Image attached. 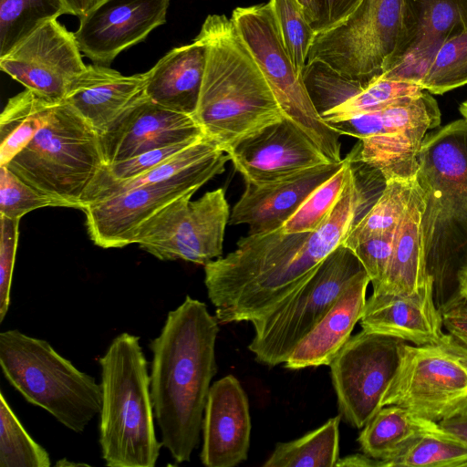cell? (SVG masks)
I'll list each match as a JSON object with an SVG mask.
<instances>
[{
    "label": "cell",
    "mask_w": 467,
    "mask_h": 467,
    "mask_svg": "<svg viewBox=\"0 0 467 467\" xmlns=\"http://www.w3.org/2000/svg\"><path fill=\"white\" fill-rule=\"evenodd\" d=\"M303 78L320 115L341 105L368 86L339 75L321 62L306 63Z\"/></svg>",
    "instance_id": "41"
},
{
    "label": "cell",
    "mask_w": 467,
    "mask_h": 467,
    "mask_svg": "<svg viewBox=\"0 0 467 467\" xmlns=\"http://www.w3.org/2000/svg\"><path fill=\"white\" fill-rule=\"evenodd\" d=\"M327 162L265 184L245 183V190L231 211V225L246 224L249 234L280 229L310 193L343 165Z\"/></svg>",
    "instance_id": "21"
},
{
    "label": "cell",
    "mask_w": 467,
    "mask_h": 467,
    "mask_svg": "<svg viewBox=\"0 0 467 467\" xmlns=\"http://www.w3.org/2000/svg\"><path fill=\"white\" fill-rule=\"evenodd\" d=\"M80 53L74 33L53 19L0 57V68L26 88L58 103L87 67Z\"/></svg>",
    "instance_id": "15"
},
{
    "label": "cell",
    "mask_w": 467,
    "mask_h": 467,
    "mask_svg": "<svg viewBox=\"0 0 467 467\" xmlns=\"http://www.w3.org/2000/svg\"><path fill=\"white\" fill-rule=\"evenodd\" d=\"M205 137L191 115L161 106L147 96L99 135L105 165L171 144Z\"/></svg>",
    "instance_id": "19"
},
{
    "label": "cell",
    "mask_w": 467,
    "mask_h": 467,
    "mask_svg": "<svg viewBox=\"0 0 467 467\" xmlns=\"http://www.w3.org/2000/svg\"><path fill=\"white\" fill-rule=\"evenodd\" d=\"M404 4L402 38L379 78L417 84L437 49L467 30V0H404Z\"/></svg>",
    "instance_id": "18"
},
{
    "label": "cell",
    "mask_w": 467,
    "mask_h": 467,
    "mask_svg": "<svg viewBox=\"0 0 467 467\" xmlns=\"http://www.w3.org/2000/svg\"><path fill=\"white\" fill-rule=\"evenodd\" d=\"M458 293L467 300V269L457 274Z\"/></svg>",
    "instance_id": "52"
},
{
    "label": "cell",
    "mask_w": 467,
    "mask_h": 467,
    "mask_svg": "<svg viewBox=\"0 0 467 467\" xmlns=\"http://www.w3.org/2000/svg\"><path fill=\"white\" fill-rule=\"evenodd\" d=\"M405 343L362 329L350 337L329 364L340 415L353 427L363 428L382 408Z\"/></svg>",
    "instance_id": "14"
},
{
    "label": "cell",
    "mask_w": 467,
    "mask_h": 467,
    "mask_svg": "<svg viewBox=\"0 0 467 467\" xmlns=\"http://www.w3.org/2000/svg\"><path fill=\"white\" fill-rule=\"evenodd\" d=\"M394 466L467 467V445L442 430L429 432L381 465Z\"/></svg>",
    "instance_id": "36"
},
{
    "label": "cell",
    "mask_w": 467,
    "mask_h": 467,
    "mask_svg": "<svg viewBox=\"0 0 467 467\" xmlns=\"http://www.w3.org/2000/svg\"><path fill=\"white\" fill-rule=\"evenodd\" d=\"M283 43L299 74L306 65L316 31L297 0H270Z\"/></svg>",
    "instance_id": "40"
},
{
    "label": "cell",
    "mask_w": 467,
    "mask_h": 467,
    "mask_svg": "<svg viewBox=\"0 0 467 467\" xmlns=\"http://www.w3.org/2000/svg\"><path fill=\"white\" fill-rule=\"evenodd\" d=\"M169 0H100L79 17L74 36L81 53L108 65L166 21Z\"/></svg>",
    "instance_id": "17"
},
{
    "label": "cell",
    "mask_w": 467,
    "mask_h": 467,
    "mask_svg": "<svg viewBox=\"0 0 467 467\" xmlns=\"http://www.w3.org/2000/svg\"><path fill=\"white\" fill-rule=\"evenodd\" d=\"M219 322L186 296L151 340L150 395L161 443L176 463L191 461L200 443L211 381L217 371Z\"/></svg>",
    "instance_id": "2"
},
{
    "label": "cell",
    "mask_w": 467,
    "mask_h": 467,
    "mask_svg": "<svg viewBox=\"0 0 467 467\" xmlns=\"http://www.w3.org/2000/svg\"><path fill=\"white\" fill-rule=\"evenodd\" d=\"M100 0H63L70 15L81 17Z\"/></svg>",
    "instance_id": "51"
},
{
    "label": "cell",
    "mask_w": 467,
    "mask_h": 467,
    "mask_svg": "<svg viewBox=\"0 0 467 467\" xmlns=\"http://www.w3.org/2000/svg\"><path fill=\"white\" fill-rule=\"evenodd\" d=\"M0 367L24 399L59 423L82 432L101 409V385L78 369L46 340L18 329L0 333Z\"/></svg>",
    "instance_id": "6"
},
{
    "label": "cell",
    "mask_w": 467,
    "mask_h": 467,
    "mask_svg": "<svg viewBox=\"0 0 467 467\" xmlns=\"http://www.w3.org/2000/svg\"><path fill=\"white\" fill-rule=\"evenodd\" d=\"M417 182L424 197L422 241L435 281L467 269V119L428 132Z\"/></svg>",
    "instance_id": "4"
},
{
    "label": "cell",
    "mask_w": 467,
    "mask_h": 467,
    "mask_svg": "<svg viewBox=\"0 0 467 467\" xmlns=\"http://www.w3.org/2000/svg\"><path fill=\"white\" fill-rule=\"evenodd\" d=\"M229 157L220 150L208 159L158 182L138 186L85 206L88 233L101 248H121L135 244L140 227L172 201L196 192L225 170Z\"/></svg>",
    "instance_id": "13"
},
{
    "label": "cell",
    "mask_w": 467,
    "mask_h": 467,
    "mask_svg": "<svg viewBox=\"0 0 467 467\" xmlns=\"http://www.w3.org/2000/svg\"><path fill=\"white\" fill-rule=\"evenodd\" d=\"M48 206L64 207L57 199L25 182L6 166H0V215L21 219L27 213Z\"/></svg>",
    "instance_id": "42"
},
{
    "label": "cell",
    "mask_w": 467,
    "mask_h": 467,
    "mask_svg": "<svg viewBox=\"0 0 467 467\" xmlns=\"http://www.w3.org/2000/svg\"><path fill=\"white\" fill-rule=\"evenodd\" d=\"M439 425L446 433L467 445V412L443 420Z\"/></svg>",
    "instance_id": "48"
},
{
    "label": "cell",
    "mask_w": 467,
    "mask_h": 467,
    "mask_svg": "<svg viewBox=\"0 0 467 467\" xmlns=\"http://www.w3.org/2000/svg\"><path fill=\"white\" fill-rule=\"evenodd\" d=\"M415 181L386 182L376 202L356 222L342 244L351 249L369 237L395 232L407 210Z\"/></svg>",
    "instance_id": "33"
},
{
    "label": "cell",
    "mask_w": 467,
    "mask_h": 467,
    "mask_svg": "<svg viewBox=\"0 0 467 467\" xmlns=\"http://www.w3.org/2000/svg\"><path fill=\"white\" fill-rule=\"evenodd\" d=\"M393 233L369 237L350 250L356 254L370 279L373 287L382 280L393 249Z\"/></svg>",
    "instance_id": "45"
},
{
    "label": "cell",
    "mask_w": 467,
    "mask_h": 467,
    "mask_svg": "<svg viewBox=\"0 0 467 467\" xmlns=\"http://www.w3.org/2000/svg\"><path fill=\"white\" fill-rule=\"evenodd\" d=\"M201 462L207 467H234L247 459L251 417L247 395L234 375L210 388L202 420Z\"/></svg>",
    "instance_id": "20"
},
{
    "label": "cell",
    "mask_w": 467,
    "mask_h": 467,
    "mask_svg": "<svg viewBox=\"0 0 467 467\" xmlns=\"http://www.w3.org/2000/svg\"><path fill=\"white\" fill-rule=\"evenodd\" d=\"M363 271L356 254L338 245L296 291L251 322L254 336L248 348L255 359L269 367L284 364Z\"/></svg>",
    "instance_id": "8"
},
{
    "label": "cell",
    "mask_w": 467,
    "mask_h": 467,
    "mask_svg": "<svg viewBox=\"0 0 467 467\" xmlns=\"http://www.w3.org/2000/svg\"><path fill=\"white\" fill-rule=\"evenodd\" d=\"M362 0H320L321 20L317 33L327 30L347 18Z\"/></svg>",
    "instance_id": "47"
},
{
    "label": "cell",
    "mask_w": 467,
    "mask_h": 467,
    "mask_svg": "<svg viewBox=\"0 0 467 467\" xmlns=\"http://www.w3.org/2000/svg\"><path fill=\"white\" fill-rule=\"evenodd\" d=\"M463 102L467 104V99H466V100H464Z\"/></svg>",
    "instance_id": "54"
},
{
    "label": "cell",
    "mask_w": 467,
    "mask_h": 467,
    "mask_svg": "<svg viewBox=\"0 0 467 467\" xmlns=\"http://www.w3.org/2000/svg\"><path fill=\"white\" fill-rule=\"evenodd\" d=\"M206 66L193 118L224 152L239 140L283 119V111L233 20L210 15L196 36Z\"/></svg>",
    "instance_id": "3"
},
{
    "label": "cell",
    "mask_w": 467,
    "mask_h": 467,
    "mask_svg": "<svg viewBox=\"0 0 467 467\" xmlns=\"http://www.w3.org/2000/svg\"><path fill=\"white\" fill-rule=\"evenodd\" d=\"M404 0H362L342 22L316 34L307 62L368 85L383 73L404 32Z\"/></svg>",
    "instance_id": "10"
},
{
    "label": "cell",
    "mask_w": 467,
    "mask_h": 467,
    "mask_svg": "<svg viewBox=\"0 0 467 467\" xmlns=\"http://www.w3.org/2000/svg\"><path fill=\"white\" fill-rule=\"evenodd\" d=\"M220 150H222L216 143L207 137H203L165 162L138 177L116 180L96 176L81 199L80 210L90 203L105 200L138 186L167 180Z\"/></svg>",
    "instance_id": "31"
},
{
    "label": "cell",
    "mask_w": 467,
    "mask_h": 467,
    "mask_svg": "<svg viewBox=\"0 0 467 467\" xmlns=\"http://www.w3.org/2000/svg\"><path fill=\"white\" fill-rule=\"evenodd\" d=\"M105 165L99 134L69 104L57 103L27 145L5 166L40 192L80 209Z\"/></svg>",
    "instance_id": "7"
},
{
    "label": "cell",
    "mask_w": 467,
    "mask_h": 467,
    "mask_svg": "<svg viewBox=\"0 0 467 467\" xmlns=\"http://www.w3.org/2000/svg\"><path fill=\"white\" fill-rule=\"evenodd\" d=\"M417 84L436 95L467 84V30L437 49L423 67Z\"/></svg>",
    "instance_id": "35"
},
{
    "label": "cell",
    "mask_w": 467,
    "mask_h": 467,
    "mask_svg": "<svg viewBox=\"0 0 467 467\" xmlns=\"http://www.w3.org/2000/svg\"><path fill=\"white\" fill-rule=\"evenodd\" d=\"M99 362V442L105 464L154 467L162 443L155 432L148 361L140 337L127 332L116 336Z\"/></svg>",
    "instance_id": "5"
},
{
    "label": "cell",
    "mask_w": 467,
    "mask_h": 467,
    "mask_svg": "<svg viewBox=\"0 0 467 467\" xmlns=\"http://www.w3.org/2000/svg\"><path fill=\"white\" fill-rule=\"evenodd\" d=\"M198 140L171 144L148 150L122 161L104 165L97 176L116 180H126L138 177L165 162Z\"/></svg>",
    "instance_id": "43"
},
{
    "label": "cell",
    "mask_w": 467,
    "mask_h": 467,
    "mask_svg": "<svg viewBox=\"0 0 467 467\" xmlns=\"http://www.w3.org/2000/svg\"><path fill=\"white\" fill-rule=\"evenodd\" d=\"M341 415L287 442H279L263 467H332L339 459Z\"/></svg>",
    "instance_id": "32"
},
{
    "label": "cell",
    "mask_w": 467,
    "mask_h": 467,
    "mask_svg": "<svg viewBox=\"0 0 467 467\" xmlns=\"http://www.w3.org/2000/svg\"><path fill=\"white\" fill-rule=\"evenodd\" d=\"M381 405H399L438 423L466 413L467 348L450 334L438 344L406 342Z\"/></svg>",
    "instance_id": "11"
},
{
    "label": "cell",
    "mask_w": 467,
    "mask_h": 467,
    "mask_svg": "<svg viewBox=\"0 0 467 467\" xmlns=\"http://www.w3.org/2000/svg\"><path fill=\"white\" fill-rule=\"evenodd\" d=\"M351 171L352 163L347 156L341 168L310 193L281 230L284 233L317 230L341 198Z\"/></svg>",
    "instance_id": "38"
},
{
    "label": "cell",
    "mask_w": 467,
    "mask_h": 467,
    "mask_svg": "<svg viewBox=\"0 0 467 467\" xmlns=\"http://www.w3.org/2000/svg\"><path fill=\"white\" fill-rule=\"evenodd\" d=\"M145 74L124 76L101 66L87 65L69 84L64 101L101 135L145 97Z\"/></svg>",
    "instance_id": "23"
},
{
    "label": "cell",
    "mask_w": 467,
    "mask_h": 467,
    "mask_svg": "<svg viewBox=\"0 0 467 467\" xmlns=\"http://www.w3.org/2000/svg\"><path fill=\"white\" fill-rule=\"evenodd\" d=\"M0 323H2L10 305V291L20 219H11L0 215Z\"/></svg>",
    "instance_id": "44"
},
{
    "label": "cell",
    "mask_w": 467,
    "mask_h": 467,
    "mask_svg": "<svg viewBox=\"0 0 467 467\" xmlns=\"http://www.w3.org/2000/svg\"><path fill=\"white\" fill-rule=\"evenodd\" d=\"M194 192L172 201L138 230L135 244L160 260L205 265L223 254L230 208L219 188L192 201Z\"/></svg>",
    "instance_id": "12"
},
{
    "label": "cell",
    "mask_w": 467,
    "mask_h": 467,
    "mask_svg": "<svg viewBox=\"0 0 467 467\" xmlns=\"http://www.w3.org/2000/svg\"><path fill=\"white\" fill-rule=\"evenodd\" d=\"M424 90L411 82L378 78L351 99L322 113L321 117L329 124L346 120L355 115L378 110L406 98L418 96Z\"/></svg>",
    "instance_id": "39"
},
{
    "label": "cell",
    "mask_w": 467,
    "mask_h": 467,
    "mask_svg": "<svg viewBox=\"0 0 467 467\" xmlns=\"http://www.w3.org/2000/svg\"><path fill=\"white\" fill-rule=\"evenodd\" d=\"M231 19L267 80L284 116L297 125L331 162H341V135L316 109L303 75L296 69L283 43L269 3L236 7Z\"/></svg>",
    "instance_id": "9"
},
{
    "label": "cell",
    "mask_w": 467,
    "mask_h": 467,
    "mask_svg": "<svg viewBox=\"0 0 467 467\" xmlns=\"http://www.w3.org/2000/svg\"><path fill=\"white\" fill-rule=\"evenodd\" d=\"M48 452L24 428L0 391V467H49Z\"/></svg>",
    "instance_id": "37"
},
{
    "label": "cell",
    "mask_w": 467,
    "mask_h": 467,
    "mask_svg": "<svg viewBox=\"0 0 467 467\" xmlns=\"http://www.w3.org/2000/svg\"><path fill=\"white\" fill-rule=\"evenodd\" d=\"M369 283L370 279L366 271L360 273L324 317L296 346L284 367L300 369L329 366L350 338L356 323L361 317Z\"/></svg>",
    "instance_id": "24"
},
{
    "label": "cell",
    "mask_w": 467,
    "mask_h": 467,
    "mask_svg": "<svg viewBox=\"0 0 467 467\" xmlns=\"http://www.w3.org/2000/svg\"><path fill=\"white\" fill-rule=\"evenodd\" d=\"M434 278L410 294L372 293L359 319L363 330L396 337L416 346L438 344L449 337L442 331L440 309L436 307Z\"/></svg>",
    "instance_id": "22"
},
{
    "label": "cell",
    "mask_w": 467,
    "mask_h": 467,
    "mask_svg": "<svg viewBox=\"0 0 467 467\" xmlns=\"http://www.w3.org/2000/svg\"><path fill=\"white\" fill-rule=\"evenodd\" d=\"M441 430L439 423L399 405L382 407L363 427L362 451L382 463L408 448L420 436Z\"/></svg>",
    "instance_id": "29"
},
{
    "label": "cell",
    "mask_w": 467,
    "mask_h": 467,
    "mask_svg": "<svg viewBox=\"0 0 467 467\" xmlns=\"http://www.w3.org/2000/svg\"><path fill=\"white\" fill-rule=\"evenodd\" d=\"M459 110L462 115L463 119H467V104L462 102L459 107Z\"/></svg>",
    "instance_id": "53"
},
{
    "label": "cell",
    "mask_w": 467,
    "mask_h": 467,
    "mask_svg": "<svg viewBox=\"0 0 467 467\" xmlns=\"http://www.w3.org/2000/svg\"><path fill=\"white\" fill-rule=\"evenodd\" d=\"M303 6L306 16L314 28L317 31L321 20V3L320 0H297Z\"/></svg>",
    "instance_id": "50"
},
{
    "label": "cell",
    "mask_w": 467,
    "mask_h": 467,
    "mask_svg": "<svg viewBox=\"0 0 467 467\" xmlns=\"http://www.w3.org/2000/svg\"><path fill=\"white\" fill-rule=\"evenodd\" d=\"M206 66V47L192 43L171 49L145 74V94L169 109L191 115L196 111Z\"/></svg>",
    "instance_id": "25"
},
{
    "label": "cell",
    "mask_w": 467,
    "mask_h": 467,
    "mask_svg": "<svg viewBox=\"0 0 467 467\" xmlns=\"http://www.w3.org/2000/svg\"><path fill=\"white\" fill-rule=\"evenodd\" d=\"M56 104L27 88L9 99L0 115V166L27 145Z\"/></svg>",
    "instance_id": "30"
},
{
    "label": "cell",
    "mask_w": 467,
    "mask_h": 467,
    "mask_svg": "<svg viewBox=\"0 0 467 467\" xmlns=\"http://www.w3.org/2000/svg\"><path fill=\"white\" fill-rule=\"evenodd\" d=\"M69 14L63 0H0V57L40 26Z\"/></svg>",
    "instance_id": "34"
},
{
    "label": "cell",
    "mask_w": 467,
    "mask_h": 467,
    "mask_svg": "<svg viewBox=\"0 0 467 467\" xmlns=\"http://www.w3.org/2000/svg\"><path fill=\"white\" fill-rule=\"evenodd\" d=\"M336 466H354V467H379V461L363 454H353L344 458H339Z\"/></svg>",
    "instance_id": "49"
},
{
    "label": "cell",
    "mask_w": 467,
    "mask_h": 467,
    "mask_svg": "<svg viewBox=\"0 0 467 467\" xmlns=\"http://www.w3.org/2000/svg\"><path fill=\"white\" fill-rule=\"evenodd\" d=\"M340 135L363 139L401 133L415 130H432L441 125V111L436 99L424 90L383 109L355 115L330 124Z\"/></svg>",
    "instance_id": "27"
},
{
    "label": "cell",
    "mask_w": 467,
    "mask_h": 467,
    "mask_svg": "<svg viewBox=\"0 0 467 467\" xmlns=\"http://www.w3.org/2000/svg\"><path fill=\"white\" fill-rule=\"evenodd\" d=\"M423 212L424 197L416 178L407 210L395 231L387 271L373 293L410 294L429 278L422 241Z\"/></svg>",
    "instance_id": "26"
},
{
    "label": "cell",
    "mask_w": 467,
    "mask_h": 467,
    "mask_svg": "<svg viewBox=\"0 0 467 467\" xmlns=\"http://www.w3.org/2000/svg\"><path fill=\"white\" fill-rule=\"evenodd\" d=\"M439 309L448 334L467 348V300L456 292Z\"/></svg>",
    "instance_id": "46"
},
{
    "label": "cell",
    "mask_w": 467,
    "mask_h": 467,
    "mask_svg": "<svg viewBox=\"0 0 467 467\" xmlns=\"http://www.w3.org/2000/svg\"><path fill=\"white\" fill-rule=\"evenodd\" d=\"M367 201L352 165L341 198L317 230L248 234L235 250L205 265L204 284L219 324L252 322L296 291L344 242Z\"/></svg>",
    "instance_id": "1"
},
{
    "label": "cell",
    "mask_w": 467,
    "mask_h": 467,
    "mask_svg": "<svg viewBox=\"0 0 467 467\" xmlns=\"http://www.w3.org/2000/svg\"><path fill=\"white\" fill-rule=\"evenodd\" d=\"M225 153L245 183L265 184L331 162L294 122L283 117L244 138Z\"/></svg>",
    "instance_id": "16"
},
{
    "label": "cell",
    "mask_w": 467,
    "mask_h": 467,
    "mask_svg": "<svg viewBox=\"0 0 467 467\" xmlns=\"http://www.w3.org/2000/svg\"><path fill=\"white\" fill-rule=\"evenodd\" d=\"M429 131L415 130L359 139L348 155L361 163L385 184L393 179L414 180L419 170V152Z\"/></svg>",
    "instance_id": "28"
}]
</instances>
